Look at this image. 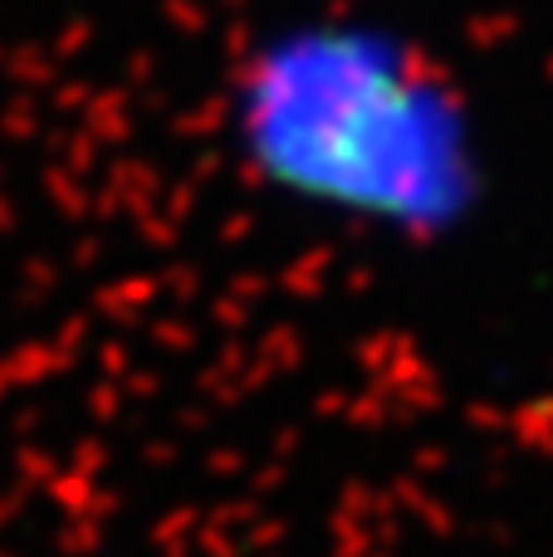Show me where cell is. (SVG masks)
I'll return each mask as SVG.
<instances>
[{"instance_id": "obj_1", "label": "cell", "mask_w": 553, "mask_h": 557, "mask_svg": "<svg viewBox=\"0 0 553 557\" xmlns=\"http://www.w3.org/2000/svg\"><path fill=\"white\" fill-rule=\"evenodd\" d=\"M216 133L250 196L372 250H466L500 206V143L476 84L372 5L260 20L221 64Z\"/></svg>"}]
</instances>
